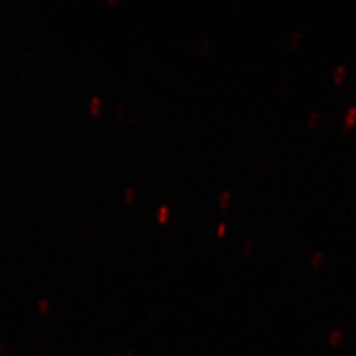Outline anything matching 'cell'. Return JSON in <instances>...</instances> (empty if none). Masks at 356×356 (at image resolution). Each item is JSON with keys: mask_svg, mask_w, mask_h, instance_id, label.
<instances>
[{"mask_svg": "<svg viewBox=\"0 0 356 356\" xmlns=\"http://www.w3.org/2000/svg\"><path fill=\"white\" fill-rule=\"evenodd\" d=\"M168 208L166 207H161L159 211V219L161 222H165V219L168 217Z\"/></svg>", "mask_w": 356, "mask_h": 356, "instance_id": "277c9868", "label": "cell"}, {"mask_svg": "<svg viewBox=\"0 0 356 356\" xmlns=\"http://www.w3.org/2000/svg\"><path fill=\"white\" fill-rule=\"evenodd\" d=\"M345 71H346V68L343 65H340L337 67L336 71H334V80L336 82H340L341 79H343V74H345Z\"/></svg>", "mask_w": 356, "mask_h": 356, "instance_id": "3957f363", "label": "cell"}, {"mask_svg": "<svg viewBox=\"0 0 356 356\" xmlns=\"http://www.w3.org/2000/svg\"><path fill=\"white\" fill-rule=\"evenodd\" d=\"M133 195H134L133 188H128L127 191H126V200H127L128 202L133 201Z\"/></svg>", "mask_w": 356, "mask_h": 356, "instance_id": "8992f818", "label": "cell"}, {"mask_svg": "<svg viewBox=\"0 0 356 356\" xmlns=\"http://www.w3.org/2000/svg\"><path fill=\"white\" fill-rule=\"evenodd\" d=\"M229 193H224L222 194V197H220V200H219V202H220V204L222 205V207H225V205H227V203H229Z\"/></svg>", "mask_w": 356, "mask_h": 356, "instance_id": "5b68a950", "label": "cell"}, {"mask_svg": "<svg viewBox=\"0 0 356 356\" xmlns=\"http://www.w3.org/2000/svg\"><path fill=\"white\" fill-rule=\"evenodd\" d=\"M319 115H318V113H317V112H313V113H312V115H310V117H309V124H315V121H316V119L318 118Z\"/></svg>", "mask_w": 356, "mask_h": 356, "instance_id": "52a82bcc", "label": "cell"}, {"mask_svg": "<svg viewBox=\"0 0 356 356\" xmlns=\"http://www.w3.org/2000/svg\"><path fill=\"white\" fill-rule=\"evenodd\" d=\"M356 119V106L350 108L347 112L346 118H345V129L350 128L352 124H354Z\"/></svg>", "mask_w": 356, "mask_h": 356, "instance_id": "6da1fadb", "label": "cell"}, {"mask_svg": "<svg viewBox=\"0 0 356 356\" xmlns=\"http://www.w3.org/2000/svg\"><path fill=\"white\" fill-rule=\"evenodd\" d=\"M101 98L99 97H94L91 99L90 102V110L94 112V113H97L99 111V108H101Z\"/></svg>", "mask_w": 356, "mask_h": 356, "instance_id": "7a4b0ae2", "label": "cell"}]
</instances>
